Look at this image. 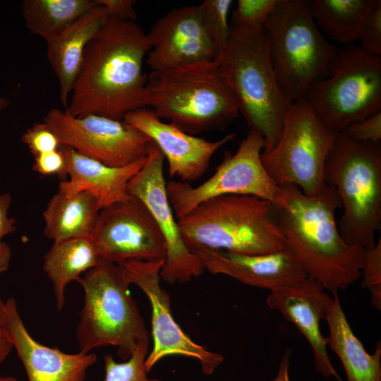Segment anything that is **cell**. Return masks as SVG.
<instances>
[{
  "instance_id": "484cf974",
  "label": "cell",
  "mask_w": 381,
  "mask_h": 381,
  "mask_svg": "<svg viewBox=\"0 0 381 381\" xmlns=\"http://www.w3.org/2000/svg\"><path fill=\"white\" fill-rule=\"evenodd\" d=\"M380 0H311L310 11L320 30L343 46L354 44Z\"/></svg>"
},
{
  "instance_id": "8fae6325",
  "label": "cell",
  "mask_w": 381,
  "mask_h": 381,
  "mask_svg": "<svg viewBox=\"0 0 381 381\" xmlns=\"http://www.w3.org/2000/svg\"><path fill=\"white\" fill-rule=\"evenodd\" d=\"M265 143L256 131L250 130L234 154L226 151L215 173L194 187L190 183L171 180L167 193L177 219L201 202L226 195H249L274 205L283 203L282 188L267 173L260 155Z\"/></svg>"
},
{
  "instance_id": "83f0119b",
  "label": "cell",
  "mask_w": 381,
  "mask_h": 381,
  "mask_svg": "<svg viewBox=\"0 0 381 381\" xmlns=\"http://www.w3.org/2000/svg\"><path fill=\"white\" fill-rule=\"evenodd\" d=\"M149 344H141L132 356L123 362H116L111 354L104 357V381H162L149 378L145 368Z\"/></svg>"
},
{
  "instance_id": "60d3db41",
  "label": "cell",
  "mask_w": 381,
  "mask_h": 381,
  "mask_svg": "<svg viewBox=\"0 0 381 381\" xmlns=\"http://www.w3.org/2000/svg\"><path fill=\"white\" fill-rule=\"evenodd\" d=\"M9 104L8 99L5 97H0V112L5 109Z\"/></svg>"
},
{
  "instance_id": "cb8c5ba5",
  "label": "cell",
  "mask_w": 381,
  "mask_h": 381,
  "mask_svg": "<svg viewBox=\"0 0 381 381\" xmlns=\"http://www.w3.org/2000/svg\"><path fill=\"white\" fill-rule=\"evenodd\" d=\"M100 257L92 236L54 241L44 256L42 268L49 279L55 305L61 310L68 285L95 267Z\"/></svg>"
},
{
  "instance_id": "6da1fadb",
  "label": "cell",
  "mask_w": 381,
  "mask_h": 381,
  "mask_svg": "<svg viewBox=\"0 0 381 381\" xmlns=\"http://www.w3.org/2000/svg\"><path fill=\"white\" fill-rule=\"evenodd\" d=\"M146 33L134 21L109 16L87 44L65 111L123 120L147 106L143 64L150 50Z\"/></svg>"
},
{
  "instance_id": "277c9868",
  "label": "cell",
  "mask_w": 381,
  "mask_h": 381,
  "mask_svg": "<svg viewBox=\"0 0 381 381\" xmlns=\"http://www.w3.org/2000/svg\"><path fill=\"white\" fill-rule=\"evenodd\" d=\"M184 243L201 249L265 254L284 249L274 206L249 195H226L205 200L177 219Z\"/></svg>"
},
{
  "instance_id": "ffe728a7",
  "label": "cell",
  "mask_w": 381,
  "mask_h": 381,
  "mask_svg": "<svg viewBox=\"0 0 381 381\" xmlns=\"http://www.w3.org/2000/svg\"><path fill=\"white\" fill-rule=\"evenodd\" d=\"M205 270L229 276L242 283L272 291L296 285L308 275L285 249L265 254H241L201 249L195 253Z\"/></svg>"
},
{
  "instance_id": "9a60e30c",
  "label": "cell",
  "mask_w": 381,
  "mask_h": 381,
  "mask_svg": "<svg viewBox=\"0 0 381 381\" xmlns=\"http://www.w3.org/2000/svg\"><path fill=\"white\" fill-rule=\"evenodd\" d=\"M99 257L120 265L164 260L166 242L146 205L132 196L101 209L92 234Z\"/></svg>"
},
{
  "instance_id": "44dd1931",
  "label": "cell",
  "mask_w": 381,
  "mask_h": 381,
  "mask_svg": "<svg viewBox=\"0 0 381 381\" xmlns=\"http://www.w3.org/2000/svg\"><path fill=\"white\" fill-rule=\"evenodd\" d=\"M66 158L68 179L59 183V192L71 195L86 191L97 200L100 209L129 200L127 186L143 167L147 157L123 167H111L61 145Z\"/></svg>"
},
{
  "instance_id": "ac0fdd59",
  "label": "cell",
  "mask_w": 381,
  "mask_h": 381,
  "mask_svg": "<svg viewBox=\"0 0 381 381\" xmlns=\"http://www.w3.org/2000/svg\"><path fill=\"white\" fill-rule=\"evenodd\" d=\"M4 329L22 362L28 381H85L97 361L92 352L71 353L37 341L28 332L13 298L6 301Z\"/></svg>"
},
{
  "instance_id": "e575fe53",
  "label": "cell",
  "mask_w": 381,
  "mask_h": 381,
  "mask_svg": "<svg viewBox=\"0 0 381 381\" xmlns=\"http://www.w3.org/2000/svg\"><path fill=\"white\" fill-rule=\"evenodd\" d=\"M344 133L358 142H381V111L351 123Z\"/></svg>"
},
{
  "instance_id": "5b68a950",
  "label": "cell",
  "mask_w": 381,
  "mask_h": 381,
  "mask_svg": "<svg viewBox=\"0 0 381 381\" xmlns=\"http://www.w3.org/2000/svg\"><path fill=\"white\" fill-rule=\"evenodd\" d=\"M146 87L150 109L190 135L222 131L240 114L218 59L152 71Z\"/></svg>"
},
{
  "instance_id": "ba28073f",
  "label": "cell",
  "mask_w": 381,
  "mask_h": 381,
  "mask_svg": "<svg viewBox=\"0 0 381 381\" xmlns=\"http://www.w3.org/2000/svg\"><path fill=\"white\" fill-rule=\"evenodd\" d=\"M310 0H278L263 25L277 84L291 103L306 99L310 87L326 78L339 47L322 34Z\"/></svg>"
},
{
  "instance_id": "d6a6232c",
  "label": "cell",
  "mask_w": 381,
  "mask_h": 381,
  "mask_svg": "<svg viewBox=\"0 0 381 381\" xmlns=\"http://www.w3.org/2000/svg\"><path fill=\"white\" fill-rule=\"evenodd\" d=\"M11 200L10 193L0 195V275L8 270L12 255L10 246L3 241L4 237L16 229V219L8 215Z\"/></svg>"
},
{
  "instance_id": "f546056e",
  "label": "cell",
  "mask_w": 381,
  "mask_h": 381,
  "mask_svg": "<svg viewBox=\"0 0 381 381\" xmlns=\"http://www.w3.org/2000/svg\"><path fill=\"white\" fill-rule=\"evenodd\" d=\"M361 285L370 294V303L381 309V240L370 248H365L361 270Z\"/></svg>"
},
{
  "instance_id": "4fadbf2b",
  "label": "cell",
  "mask_w": 381,
  "mask_h": 381,
  "mask_svg": "<svg viewBox=\"0 0 381 381\" xmlns=\"http://www.w3.org/2000/svg\"><path fill=\"white\" fill-rule=\"evenodd\" d=\"M164 260H128L119 265L130 284H135L147 296L152 308L153 347L145 361L149 373L161 359L182 356L197 360L205 375H211L224 361V357L194 342L174 318L170 296L160 286V272Z\"/></svg>"
},
{
  "instance_id": "74e56055",
  "label": "cell",
  "mask_w": 381,
  "mask_h": 381,
  "mask_svg": "<svg viewBox=\"0 0 381 381\" xmlns=\"http://www.w3.org/2000/svg\"><path fill=\"white\" fill-rule=\"evenodd\" d=\"M291 351L286 349L280 362L277 374L272 381H290L289 375Z\"/></svg>"
},
{
  "instance_id": "9c48e42d",
  "label": "cell",
  "mask_w": 381,
  "mask_h": 381,
  "mask_svg": "<svg viewBox=\"0 0 381 381\" xmlns=\"http://www.w3.org/2000/svg\"><path fill=\"white\" fill-rule=\"evenodd\" d=\"M305 99L321 121L337 133L380 112L381 55L356 44L339 47L328 75L310 87Z\"/></svg>"
},
{
  "instance_id": "5bb4252c",
  "label": "cell",
  "mask_w": 381,
  "mask_h": 381,
  "mask_svg": "<svg viewBox=\"0 0 381 381\" xmlns=\"http://www.w3.org/2000/svg\"><path fill=\"white\" fill-rule=\"evenodd\" d=\"M164 157L152 142L143 167L131 179L127 191L148 208L166 242L167 253L160 277L174 284L198 277L203 265L184 243L177 220L167 193L164 176Z\"/></svg>"
},
{
  "instance_id": "7402d4cb",
  "label": "cell",
  "mask_w": 381,
  "mask_h": 381,
  "mask_svg": "<svg viewBox=\"0 0 381 381\" xmlns=\"http://www.w3.org/2000/svg\"><path fill=\"white\" fill-rule=\"evenodd\" d=\"M109 18L107 10L97 5L47 41V55L59 86V99L65 109L78 73L85 49Z\"/></svg>"
},
{
  "instance_id": "d590c367",
  "label": "cell",
  "mask_w": 381,
  "mask_h": 381,
  "mask_svg": "<svg viewBox=\"0 0 381 381\" xmlns=\"http://www.w3.org/2000/svg\"><path fill=\"white\" fill-rule=\"evenodd\" d=\"M32 169L44 176L56 175L61 181L66 180V158L61 149L34 157Z\"/></svg>"
},
{
  "instance_id": "f35d334b",
  "label": "cell",
  "mask_w": 381,
  "mask_h": 381,
  "mask_svg": "<svg viewBox=\"0 0 381 381\" xmlns=\"http://www.w3.org/2000/svg\"><path fill=\"white\" fill-rule=\"evenodd\" d=\"M13 349L12 343L5 329L0 328V364L8 356Z\"/></svg>"
},
{
  "instance_id": "8d00e7d4",
  "label": "cell",
  "mask_w": 381,
  "mask_h": 381,
  "mask_svg": "<svg viewBox=\"0 0 381 381\" xmlns=\"http://www.w3.org/2000/svg\"><path fill=\"white\" fill-rule=\"evenodd\" d=\"M108 11L109 16L122 20L134 21L136 13L134 10L135 1L133 0H95Z\"/></svg>"
},
{
  "instance_id": "603a6c76",
  "label": "cell",
  "mask_w": 381,
  "mask_h": 381,
  "mask_svg": "<svg viewBox=\"0 0 381 381\" xmlns=\"http://www.w3.org/2000/svg\"><path fill=\"white\" fill-rule=\"evenodd\" d=\"M325 320L329 331L327 344L340 359L348 381H381L380 341L373 354L365 351L352 331L337 294H334Z\"/></svg>"
},
{
  "instance_id": "4dcf8cb0",
  "label": "cell",
  "mask_w": 381,
  "mask_h": 381,
  "mask_svg": "<svg viewBox=\"0 0 381 381\" xmlns=\"http://www.w3.org/2000/svg\"><path fill=\"white\" fill-rule=\"evenodd\" d=\"M278 0H238L232 13V25L263 27Z\"/></svg>"
},
{
  "instance_id": "b9f144b4",
  "label": "cell",
  "mask_w": 381,
  "mask_h": 381,
  "mask_svg": "<svg viewBox=\"0 0 381 381\" xmlns=\"http://www.w3.org/2000/svg\"><path fill=\"white\" fill-rule=\"evenodd\" d=\"M0 381H18V380L11 376L0 375Z\"/></svg>"
},
{
  "instance_id": "1f68e13d",
  "label": "cell",
  "mask_w": 381,
  "mask_h": 381,
  "mask_svg": "<svg viewBox=\"0 0 381 381\" xmlns=\"http://www.w3.org/2000/svg\"><path fill=\"white\" fill-rule=\"evenodd\" d=\"M21 141L34 157L57 150L61 147L56 134L43 121L28 128L22 135Z\"/></svg>"
},
{
  "instance_id": "d6986e66",
  "label": "cell",
  "mask_w": 381,
  "mask_h": 381,
  "mask_svg": "<svg viewBox=\"0 0 381 381\" xmlns=\"http://www.w3.org/2000/svg\"><path fill=\"white\" fill-rule=\"evenodd\" d=\"M325 290L320 283L308 277L296 285L270 291L267 303L292 322L307 339L317 371L341 381L330 361L326 339L320 329L332 300Z\"/></svg>"
},
{
  "instance_id": "52a82bcc",
  "label": "cell",
  "mask_w": 381,
  "mask_h": 381,
  "mask_svg": "<svg viewBox=\"0 0 381 381\" xmlns=\"http://www.w3.org/2000/svg\"><path fill=\"white\" fill-rule=\"evenodd\" d=\"M343 213L338 229L349 245L373 248L381 229V142H358L338 133L325 164Z\"/></svg>"
},
{
  "instance_id": "30bf717a",
  "label": "cell",
  "mask_w": 381,
  "mask_h": 381,
  "mask_svg": "<svg viewBox=\"0 0 381 381\" xmlns=\"http://www.w3.org/2000/svg\"><path fill=\"white\" fill-rule=\"evenodd\" d=\"M338 133L325 125L306 99L291 104L279 138L270 151H262L264 168L279 187L294 185L315 196L325 182V164Z\"/></svg>"
},
{
  "instance_id": "d4e9b609",
  "label": "cell",
  "mask_w": 381,
  "mask_h": 381,
  "mask_svg": "<svg viewBox=\"0 0 381 381\" xmlns=\"http://www.w3.org/2000/svg\"><path fill=\"white\" fill-rule=\"evenodd\" d=\"M100 210L96 198L88 192L67 195L58 191L42 212L44 234L53 242L91 236Z\"/></svg>"
},
{
  "instance_id": "ab89813d",
  "label": "cell",
  "mask_w": 381,
  "mask_h": 381,
  "mask_svg": "<svg viewBox=\"0 0 381 381\" xmlns=\"http://www.w3.org/2000/svg\"><path fill=\"white\" fill-rule=\"evenodd\" d=\"M6 319V301L0 297V328L4 329Z\"/></svg>"
},
{
  "instance_id": "7a4b0ae2",
  "label": "cell",
  "mask_w": 381,
  "mask_h": 381,
  "mask_svg": "<svg viewBox=\"0 0 381 381\" xmlns=\"http://www.w3.org/2000/svg\"><path fill=\"white\" fill-rule=\"evenodd\" d=\"M280 188L284 202L274 206L284 249L325 290L346 289L361 278L365 248L348 244L339 233L336 189L325 183L319 194L308 196L294 185Z\"/></svg>"
},
{
  "instance_id": "7c38bea8",
  "label": "cell",
  "mask_w": 381,
  "mask_h": 381,
  "mask_svg": "<svg viewBox=\"0 0 381 381\" xmlns=\"http://www.w3.org/2000/svg\"><path fill=\"white\" fill-rule=\"evenodd\" d=\"M43 122L61 145L111 167H126L146 157L152 142L123 120L95 114L75 117L53 108Z\"/></svg>"
},
{
  "instance_id": "4316f807",
  "label": "cell",
  "mask_w": 381,
  "mask_h": 381,
  "mask_svg": "<svg viewBox=\"0 0 381 381\" xmlns=\"http://www.w3.org/2000/svg\"><path fill=\"white\" fill-rule=\"evenodd\" d=\"M96 5L95 0H25L22 13L25 27L47 42Z\"/></svg>"
},
{
  "instance_id": "f1b7e54d",
  "label": "cell",
  "mask_w": 381,
  "mask_h": 381,
  "mask_svg": "<svg viewBox=\"0 0 381 381\" xmlns=\"http://www.w3.org/2000/svg\"><path fill=\"white\" fill-rule=\"evenodd\" d=\"M232 4L231 0H205L200 4L205 25L220 54L230 35L229 13Z\"/></svg>"
},
{
  "instance_id": "3957f363",
  "label": "cell",
  "mask_w": 381,
  "mask_h": 381,
  "mask_svg": "<svg viewBox=\"0 0 381 381\" xmlns=\"http://www.w3.org/2000/svg\"><path fill=\"white\" fill-rule=\"evenodd\" d=\"M218 62L240 114L250 130L262 137V151L271 150L279 138L291 103L277 84L263 27L231 25Z\"/></svg>"
},
{
  "instance_id": "8992f818",
  "label": "cell",
  "mask_w": 381,
  "mask_h": 381,
  "mask_svg": "<svg viewBox=\"0 0 381 381\" xmlns=\"http://www.w3.org/2000/svg\"><path fill=\"white\" fill-rule=\"evenodd\" d=\"M84 293L75 338L79 351L113 346L121 359L129 358L143 343H150L144 320L132 297L123 271L102 258L78 280Z\"/></svg>"
},
{
  "instance_id": "e0dca14e",
  "label": "cell",
  "mask_w": 381,
  "mask_h": 381,
  "mask_svg": "<svg viewBox=\"0 0 381 381\" xmlns=\"http://www.w3.org/2000/svg\"><path fill=\"white\" fill-rule=\"evenodd\" d=\"M123 121L142 131L156 145L167 159L170 176L186 183L203 176L214 154L236 135L231 133L219 140L209 141L164 122L145 107L128 112Z\"/></svg>"
},
{
  "instance_id": "2e32d148",
  "label": "cell",
  "mask_w": 381,
  "mask_h": 381,
  "mask_svg": "<svg viewBox=\"0 0 381 381\" xmlns=\"http://www.w3.org/2000/svg\"><path fill=\"white\" fill-rule=\"evenodd\" d=\"M150 44L146 63L152 71L211 63L220 52L205 25L200 5L175 8L146 33Z\"/></svg>"
},
{
  "instance_id": "836d02e7",
  "label": "cell",
  "mask_w": 381,
  "mask_h": 381,
  "mask_svg": "<svg viewBox=\"0 0 381 381\" xmlns=\"http://www.w3.org/2000/svg\"><path fill=\"white\" fill-rule=\"evenodd\" d=\"M358 42L365 52L381 55V1L368 16Z\"/></svg>"
}]
</instances>
